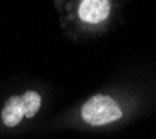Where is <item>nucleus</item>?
<instances>
[{
    "instance_id": "nucleus-1",
    "label": "nucleus",
    "mask_w": 156,
    "mask_h": 139,
    "mask_svg": "<svg viewBox=\"0 0 156 139\" xmlns=\"http://www.w3.org/2000/svg\"><path fill=\"white\" fill-rule=\"evenodd\" d=\"M81 117L88 125L101 127L121 118L123 111L110 96L95 95L84 103L81 109Z\"/></svg>"
},
{
    "instance_id": "nucleus-2",
    "label": "nucleus",
    "mask_w": 156,
    "mask_h": 139,
    "mask_svg": "<svg viewBox=\"0 0 156 139\" xmlns=\"http://www.w3.org/2000/svg\"><path fill=\"white\" fill-rule=\"evenodd\" d=\"M110 0H81L78 17L85 24H101L110 14Z\"/></svg>"
},
{
    "instance_id": "nucleus-3",
    "label": "nucleus",
    "mask_w": 156,
    "mask_h": 139,
    "mask_svg": "<svg viewBox=\"0 0 156 139\" xmlns=\"http://www.w3.org/2000/svg\"><path fill=\"white\" fill-rule=\"evenodd\" d=\"M27 118V109L21 96H11L2 110V121L6 127L13 128Z\"/></svg>"
},
{
    "instance_id": "nucleus-4",
    "label": "nucleus",
    "mask_w": 156,
    "mask_h": 139,
    "mask_svg": "<svg viewBox=\"0 0 156 139\" xmlns=\"http://www.w3.org/2000/svg\"><path fill=\"white\" fill-rule=\"evenodd\" d=\"M21 97H23V102L27 109V118H32L39 111L41 104H42L41 95L35 91H27L21 95Z\"/></svg>"
}]
</instances>
